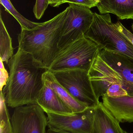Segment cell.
I'll return each mask as SVG.
<instances>
[{"instance_id": "8fae6325", "label": "cell", "mask_w": 133, "mask_h": 133, "mask_svg": "<svg viewBox=\"0 0 133 133\" xmlns=\"http://www.w3.org/2000/svg\"><path fill=\"white\" fill-rule=\"evenodd\" d=\"M120 122L100 102L94 107L92 133H126L122 129Z\"/></svg>"}, {"instance_id": "7c38bea8", "label": "cell", "mask_w": 133, "mask_h": 133, "mask_svg": "<svg viewBox=\"0 0 133 133\" xmlns=\"http://www.w3.org/2000/svg\"><path fill=\"white\" fill-rule=\"evenodd\" d=\"M36 104L46 114L68 115L73 113L63 103L54 90L44 83L37 98Z\"/></svg>"}, {"instance_id": "7a4b0ae2", "label": "cell", "mask_w": 133, "mask_h": 133, "mask_svg": "<svg viewBox=\"0 0 133 133\" xmlns=\"http://www.w3.org/2000/svg\"><path fill=\"white\" fill-rule=\"evenodd\" d=\"M68 8L51 19L30 30L21 29L18 49L32 55L48 69L59 51L58 45Z\"/></svg>"}, {"instance_id": "5b68a950", "label": "cell", "mask_w": 133, "mask_h": 133, "mask_svg": "<svg viewBox=\"0 0 133 133\" xmlns=\"http://www.w3.org/2000/svg\"><path fill=\"white\" fill-rule=\"evenodd\" d=\"M101 50L95 42L84 37L59 50L48 70L80 69L89 71Z\"/></svg>"}, {"instance_id": "44dd1931", "label": "cell", "mask_w": 133, "mask_h": 133, "mask_svg": "<svg viewBox=\"0 0 133 133\" xmlns=\"http://www.w3.org/2000/svg\"><path fill=\"white\" fill-rule=\"evenodd\" d=\"M115 24L117 29L125 36L133 44V33L126 29L120 22L118 21Z\"/></svg>"}, {"instance_id": "5bb4252c", "label": "cell", "mask_w": 133, "mask_h": 133, "mask_svg": "<svg viewBox=\"0 0 133 133\" xmlns=\"http://www.w3.org/2000/svg\"><path fill=\"white\" fill-rule=\"evenodd\" d=\"M97 7L102 15L111 13L122 20L133 19V0H100Z\"/></svg>"}, {"instance_id": "6da1fadb", "label": "cell", "mask_w": 133, "mask_h": 133, "mask_svg": "<svg viewBox=\"0 0 133 133\" xmlns=\"http://www.w3.org/2000/svg\"><path fill=\"white\" fill-rule=\"evenodd\" d=\"M9 77L2 89L10 108L36 104L44 85L43 76L48 70L28 53L18 49L8 64Z\"/></svg>"}, {"instance_id": "d6986e66", "label": "cell", "mask_w": 133, "mask_h": 133, "mask_svg": "<svg viewBox=\"0 0 133 133\" xmlns=\"http://www.w3.org/2000/svg\"><path fill=\"white\" fill-rule=\"evenodd\" d=\"M109 97H119L128 95L126 91L118 84H112L109 86L105 94Z\"/></svg>"}, {"instance_id": "603a6c76", "label": "cell", "mask_w": 133, "mask_h": 133, "mask_svg": "<svg viewBox=\"0 0 133 133\" xmlns=\"http://www.w3.org/2000/svg\"><path fill=\"white\" fill-rule=\"evenodd\" d=\"M62 0H49V5L53 7H58L61 5Z\"/></svg>"}, {"instance_id": "8992f818", "label": "cell", "mask_w": 133, "mask_h": 133, "mask_svg": "<svg viewBox=\"0 0 133 133\" xmlns=\"http://www.w3.org/2000/svg\"><path fill=\"white\" fill-rule=\"evenodd\" d=\"M52 72L61 85L89 108H94L100 102L94 94L87 70L75 69Z\"/></svg>"}, {"instance_id": "4fadbf2b", "label": "cell", "mask_w": 133, "mask_h": 133, "mask_svg": "<svg viewBox=\"0 0 133 133\" xmlns=\"http://www.w3.org/2000/svg\"><path fill=\"white\" fill-rule=\"evenodd\" d=\"M44 83L54 90L66 105L73 113L82 112L89 107L75 98L58 83L51 71L47 70L43 74Z\"/></svg>"}, {"instance_id": "9c48e42d", "label": "cell", "mask_w": 133, "mask_h": 133, "mask_svg": "<svg viewBox=\"0 0 133 133\" xmlns=\"http://www.w3.org/2000/svg\"><path fill=\"white\" fill-rule=\"evenodd\" d=\"M94 108L70 115L47 113L48 128L69 133H92Z\"/></svg>"}, {"instance_id": "d4e9b609", "label": "cell", "mask_w": 133, "mask_h": 133, "mask_svg": "<svg viewBox=\"0 0 133 133\" xmlns=\"http://www.w3.org/2000/svg\"><path fill=\"white\" fill-rule=\"evenodd\" d=\"M94 1H95L97 2H98H98L100 1V0H94Z\"/></svg>"}, {"instance_id": "4316f807", "label": "cell", "mask_w": 133, "mask_h": 133, "mask_svg": "<svg viewBox=\"0 0 133 133\" xmlns=\"http://www.w3.org/2000/svg\"></svg>"}, {"instance_id": "ba28073f", "label": "cell", "mask_w": 133, "mask_h": 133, "mask_svg": "<svg viewBox=\"0 0 133 133\" xmlns=\"http://www.w3.org/2000/svg\"><path fill=\"white\" fill-rule=\"evenodd\" d=\"M45 113L37 104L15 108L11 118L13 133H46Z\"/></svg>"}, {"instance_id": "52a82bcc", "label": "cell", "mask_w": 133, "mask_h": 133, "mask_svg": "<svg viewBox=\"0 0 133 133\" xmlns=\"http://www.w3.org/2000/svg\"><path fill=\"white\" fill-rule=\"evenodd\" d=\"M67 16L59 43V50L85 37L93 19V12L90 8L69 4Z\"/></svg>"}, {"instance_id": "ffe728a7", "label": "cell", "mask_w": 133, "mask_h": 133, "mask_svg": "<svg viewBox=\"0 0 133 133\" xmlns=\"http://www.w3.org/2000/svg\"><path fill=\"white\" fill-rule=\"evenodd\" d=\"M73 4L84 6L89 8L97 7L98 3L94 0H62L61 4L64 3Z\"/></svg>"}, {"instance_id": "e0dca14e", "label": "cell", "mask_w": 133, "mask_h": 133, "mask_svg": "<svg viewBox=\"0 0 133 133\" xmlns=\"http://www.w3.org/2000/svg\"><path fill=\"white\" fill-rule=\"evenodd\" d=\"M4 94L0 93V133H13Z\"/></svg>"}, {"instance_id": "7402d4cb", "label": "cell", "mask_w": 133, "mask_h": 133, "mask_svg": "<svg viewBox=\"0 0 133 133\" xmlns=\"http://www.w3.org/2000/svg\"><path fill=\"white\" fill-rule=\"evenodd\" d=\"M1 76H0V88L1 91L6 85L8 80L9 75L4 66L3 62L1 60Z\"/></svg>"}, {"instance_id": "9a60e30c", "label": "cell", "mask_w": 133, "mask_h": 133, "mask_svg": "<svg viewBox=\"0 0 133 133\" xmlns=\"http://www.w3.org/2000/svg\"><path fill=\"white\" fill-rule=\"evenodd\" d=\"M14 55L12 39L9 34L0 14V58L8 64L9 60Z\"/></svg>"}, {"instance_id": "484cf974", "label": "cell", "mask_w": 133, "mask_h": 133, "mask_svg": "<svg viewBox=\"0 0 133 133\" xmlns=\"http://www.w3.org/2000/svg\"><path fill=\"white\" fill-rule=\"evenodd\" d=\"M131 28H132V30L133 33V23L132 24V26H131Z\"/></svg>"}, {"instance_id": "3957f363", "label": "cell", "mask_w": 133, "mask_h": 133, "mask_svg": "<svg viewBox=\"0 0 133 133\" xmlns=\"http://www.w3.org/2000/svg\"><path fill=\"white\" fill-rule=\"evenodd\" d=\"M94 94L99 100L109 86L120 84L133 97V64L124 55L102 49L88 71Z\"/></svg>"}, {"instance_id": "cb8c5ba5", "label": "cell", "mask_w": 133, "mask_h": 133, "mask_svg": "<svg viewBox=\"0 0 133 133\" xmlns=\"http://www.w3.org/2000/svg\"><path fill=\"white\" fill-rule=\"evenodd\" d=\"M46 133H69L66 132H62V131H59V130H55L53 129L48 128L47 130Z\"/></svg>"}, {"instance_id": "2e32d148", "label": "cell", "mask_w": 133, "mask_h": 133, "mask_svg": "<svg viewBox=\"0 0 133 133\" xmlns=\"http://www.w3.org/2000/svg\"><path fill=\"white\" fill-rule=\"evenodd\" d=\"M0 3L16 19L21 26V29H32L40 24L41 23L30 21L23 16L14 8L10 0H0Z\"/></svg>"}, {"instance_id": "30bf717a", "label": "cell", "mask_w": 133, "mask_h": 133, "mask_svg": "<svg viewBox=\"0 0 133 133\" xmlns=\"http://www.w3.org/2000/svg\"><path fill=\"white\" fill-rule=\"evenodd\" d=\"M102 99L105 107L120 122H133V97H113L104 94Z\"/></svg>"}, {"instance_id": "ac0fdd59", "label": "cell", "mask_w": 133, "mask_h": 133, "mask_svg": "<svg viewBox=\"0 0 133 133\" xmlns=\"http://www.w3.org/2000/svg\"><path fill=\"white\" fill-rule=\"evenodd\" d=\"M49 5V0H36L33 12L37 19H40L42 18Z\"/></svg>"}, {"instance_id": "277c9868", "label": "cell", "mask_w": 133, "mask_h": 133, "mask_svg": "<svg viewBox=\"0 0 133 133\" xmlns=\"http://www.w3.org/2000/svg\"><path fill=\"white\" fill-rule=\"evenodd\" d=\"M101 49L121 54L133 64V44L116 29L109 13L93 14L92 24L85 35Z\"/></svg>"}]
</instances>
